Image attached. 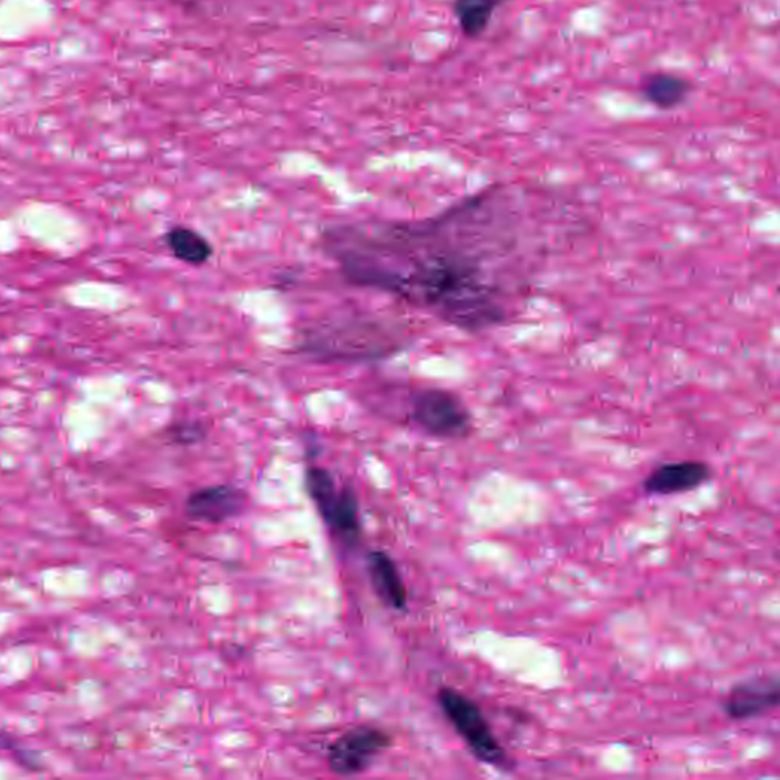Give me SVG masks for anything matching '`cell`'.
<instances>
[{"instance_id": "obj_1", "label": "cell", "mask_w": 780, "mask_h": 780, "mask_svg": "<svg viewBox=\"0 0 780 780\" xmlns=\"http://www.w3.org/2000/svg\"><path fill=\"white\" fill-rule=\"evenodd\" d=\"M514 212L488 188L430 219L358 223L325 232L343 277L469 334L508 324L520 287Z\"/></svg>"}, {"instance_id": "obj_2", "label": "cell", "mask_w": 780, "mask_h": 780, "mask_svg": "<svg viewBox=\"0 0 780 780\" xmlns=\"http://www.w3.org/2000/svg\"><path fill=\"white\" fill-rule=\"evenodd\" d=\"M440 710L448 722L464 739L473 757L502 771L514 770L508 751L500 744L480 706L468 696L450 686L438 690Z\"/></svg>"}, {"instance_id": "obj_3", "label": "cell", "mask_w": 780, "mask_h": 780, "mask_svg": "<svg viewBox=\"0 0 780 780\" xmlns=\"http://www.w3.org/2000/svg\"><path fill=\"white\" fill-rule=\"evenodd\" d=\"M411 419L436 439H465L475 430V418L464 399L440 387H427L414 395Z\"/></svg>"}, {"instance_id": "obj_4", "label": "cell", "mask_w": 780, "mask_h": 780, "mask_svg": "<svg viewBox=\"0 0 780 780\" xmlns=\"http://www.w3.org/2000/svg\"><path fill=\"white\" fill-rule=\"evenodd\" d=\"M391 735L375 726H358L341 735L330 746V770L337 776H355L373 766L392 746Z\"/></svg>"}, {"instance_id": "obj_5", "label": "cell", "mask_w": 780, "mask_h": 780, "mask_svg": "<svg viewBox=\"0 0 780 780\" xmlns=\"http://www.w3.org/2000/svg\"><path fill=\"white\" fill-rule=\"evenodd\" d=\"M249 496L241 488L231 485H214L200 488L186 498V516L207 525L222 523L239 517L246 509Z\"/></svg>"}, {"instance_id": "obj_6", "label": "cell", "mask_w": 780, "mask_h": 780, "mask_svg": "<svg viewBox=\"0 0 780 780\" xmlns=\"http://www.w3.org/2000/svg\"><path fill=\"white\" fill-rule=\"evenodd\" d=\"M780 700V683L778 677H758L742 681L730 689L722 709L733 721L753 720L761 715L778 708Z\"/></svg>"}, {"instance_id": "obj_7", "label": "cell", "mask_w": 780, "mask_h": 780, "mask_svg": "<svg viewBox=\"0 0 780 780\" xmlns=\"http://www.w3.org/2000/svg\"><path fill=\"white\" fill-rule=\"evenodd\" d=\"M712 479V468L702 460H680L660 465L644 480L645 493L672 496L693 492Z\"/></svg>"}, {"instance_id": "obj_8", "label": "cell", "mask_w": 780, "mask_h": 780, "mask_svg": "<svg viewBox=\"0 0 780 780\" xmlns=\"http://www.w3.org/2000/svg\"><path fill=\"white\" fill-rule=\"evenodd\" d=\"M366 566L378 599L392 610H406L407 588L394 559L383 550H373L367 554Z\"/></svg>"}, {"instance_id": "obj_9", "label": "cell", "mask_w": 780, "mask_h": 780, "mask_svg": "<svg viewBox=\"0 0 780 780\" xmlns=\"http://www.w3.org/2000/svg\"><path fill=\"white\" fill-rule=\"evenodd\" d=\"M644 100L659 110L679 109L692 92V83L685 77L669 72H651L639 84Z\"/></svg>"}, {"instance_id": "obj_10", "label": "cell", "mask_w": 780, "mask_h": 780, "mask_svg": "<svg viewBox=\"0 0 780 780\" xmlns=\"http://www.w3.org/2000/svg\"><path fill=\"white\" fill-rule=\"evenodd\" d=\"M326 526L336 534L338 540L346 547L358 546L362 535L361 505H358L353 488H341V496H338Z\"/></svg>"}, {"instance_id": "obj_11", "label": "cell", "mask_w": 780, "mask_h": 780, "mask_svg": "<svg viewBox=\"0 0 780 780\" xmlns=\"http://www.w3.org/2000/svg\"><path fill=\"white\" fill-rule=\"evenodd\" d=\"M508 0H455L453 14L467 39H479L488 30L498 8Z\"/></svg>"}, {"instance_id": "obj_12", "label": "cell", "mask_w": 780, "mask_h": 780, "mask_svg": "<svg viewBox=\"0 0 780 780\" xmlns=\"http://www.w3.org/2000/svg\"><path fill=\"white\" fill-rule=\"evenodd\" d=\"M165 244L175 259L195 267L206 264L214 255L210 241L194 229L185 226L170 229L165 235Z\"/></svg>"}, {"instance_id": "obj_13", "label": "cell", "mask_w": 780, "mask_h": 780, "mask_svg": "<svg viewBox=\"0 0 780 780\" xmlns=\"http://www.w3.org/2000/svg\"><path fill=\"white\" fill-rule=\"evenodd\" d=\"M305 487L318 516L325 523L328 521L341 496V488L337 487L334 476L326 468L310 467L305 473Z\"/></svg>"}, {"instance_id": "obj_14", "label": "cell", "mask_w": 780, "mask_h": 780, "mask_svg": "<svg viewBox=\"0 0 780 780\" xmlns=\"http://www.w3.org/2000/svg\"><path fill=\"white\" fill-rule=\"evenodd\" d=\"M170 436L174 443L193 445L202 443L204 436H206V430H204L203 424L197 423V421H185V423L174 424L170 428Z\"/></svg>"}]
</instances>
